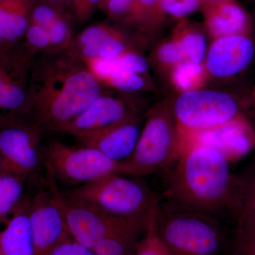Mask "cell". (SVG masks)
I'll return each instance as SVG.
<instances>
[{
    "instance_id": "cell-22",
    "label": "cell",
    "mask_w": 255,
    "mask_h": 255,
    "mask_svg": "<svg viewBox=\"0 0 255 255\" xmlns=\"http://www.w3.org/2000/svg\"><path fill=\"white\" fill-rule=\"evenodd\" d=\"M209 78L204 63L182 62L169 75L170 82L179 93L204 88Z\"/></svg>"
},
{
    "instance_id": "cell-24",
    "label": "cell",
    "mask_w": 255,
    "mask_h": 255,
    "mask_svg": "<svg viewBox=\"0 0 255 255\" xmlns=\"http://www.w3.org/2000/svg\"><path fill=\"white\" fill-rule=\"evenodd\" d=\"M147 60L150 66L168 74L169 77L176 67L185 61L180 47L172 37L157 45Z\"/></svg>"
},
{
    "instance_id": "cell-12",
    "label": "cell",
    "mask_w": 255,
    "mask_h": 255,
    "mask_svg": "<svg viewBox=\"0 0 255 255\" xmlns=\"http://www.w3.org/2000/svg\"><path fill=\"white\" fill-rule=\"evenodd\" d=\"M138 95L119 92L113 93L107 90L65 127L63 132L75 136L145 115L143 102Z\"/></svg>"
},
{
    "instance_id": "cell-28",
    "label": "cell",
    "mask_w": 255,
    "mask_h": 255,
    "mask_svg": "<svg viewBox=\"0 0 255 255\" xmlns=\"http://www.w3.org/2000/svg\"><path fill=\"white\" fill-rule=\"evenodd\" d=\"M232 255H255V223H237Z\"/></svg>"
},
{
    "instance_id": "cell-17",
    "label": "cell",
    "mask_w": 255,
    "mask_h": 255,
    "mask_svg": "<svg viewBox=\"0 0 255 255\" xmlns=\"http://www.w3.org/2000/svg\"><path fill=\"white\" fill-rule=\"evenodd\" d=\"M31 199L24 197L9 217L0 223V255H36L29 222Z\"/></svg>"
},
{
    "instance_id": "cell-32",
    "label": "cell",
    "mask_w": 255,
    "mask_h": 255,
    "mask_svg": "<svg viewBox=\"0 0 255 255\" xmlns=\"http://www.w3.org/2000/svg\"><path fill=\"white\" fill-rule=\"evenodd\" d=\"M48 255H95L92 250L88 249L69 238L56 247Z\"/></svg>"
},
{
    "instance_id": "cell-30",
    "label": "cell",
    "mask_w": 255,
    "mask_h": 255,
    "mask_svg": "<svg viewBox=\"0 0 255 255\" xmlns=\"http://www.w3.org/2000/svg\"><path fill=\"white\" fill-rule=\"evenodd\" d=\"M200 6V0H160L159 8L164 14L183 18L192 14Z\"/></svg>"
},
{
    "instance_id": "cell-9",
    "label": "cell",
    "mask_w": 255,
    "mask_h": 255,
    "mask_svg": "<svg viewBox=\"0 0 255 255\" xmlns=\"http://www.w3.org/2000/svg\"><path fill=\"white\" fill-rule=\"evenodd\" d=\"M42 131L29 121L20 120L0 127L1 173L27 178L41 164Z\"/></svg>"
},
{
    "instance_id": "cell-33",
    "label": "cell",
    "mask_w": 255,
    "mask_h": 255,
    "mask_svg": "<svg viewBox=\"0 0 255 255\" xmlns=\"http://www.w3.org/2000/svg\"><path fill=\"white\" fill-rule=\"evenodd\" d=\"M100 0H73V12L80 21H84L93 14Z\"/></svg>"
},
{
    "instance_id": "cell-36",
    "label": "cell",
    "mask_w": 255,
    "mask_h": 255,
    "mask_svg": "<svg viewBox=\"0 0 255 255\" xmlns=\"http://www.w3.org/2000/svg\"><path fill=\"white\" fill-rule=\"evenodd\" d=\"M209 1H211V2H219V1H225V0H209Z\"/></svg>"
},
{
    "instance_id": "cell-29",
    "label": "cell",
    "mask_w": 255,
    "mask_h": 255,
    "mask_svg": "<svg viewBox=\"0 0 255 255\" xmlns=\"http://www.w3.org/2000/svg\"><path fill=\"white\" fill-rule=\"evenodd\" d=\"M136 0H100L98 7L107 16L124 18L132 22L135 14Z\"/></svg>"
},
{
    "instance_id": "cell-39",
    "label": "cell",
    "mask_w": 255,
    "mask_h": 255,
    "mask_svg": "<svg viewBox=\"0 0 255 255\" xmlns=\"http://www.w3.org/2000/svg\"><path fill=\"white\" fill-rule=\"evenodd\" d=\"M4 1V0H0V1Z\"/></svg>"
},
{
    "instance_id": "cell-1",
    "label": "cell",
    "mask_w": 255,
    "mask_h": 255,
    "mask_svg": "<svg viewBox=\"0 0 255 255\" xmlns=\"http://www.w3.org/2000/svg\"><path fill=\"white\" fill-rule=\"evenodd\" d=\"M107 90L68 50L41 53L30 70V121L42 132H63Z\"/></svg>"
},
{
    "instance_id": "cell-15",
    "label": "cell",
    "mask_w": 255,
    "mask_h": 255,
    "mask_svg": "<svg viewBox=\"0 0 255 255\" xmlns=\"http://www.w3.org/2000/svg\"><path fill=\"white\" fill-rule=\"evenodd\" d=\"M145 115L96 131L78 134L75 137L82 145L100 151L115 162H124L135 150Z\"/></svg>"
},
{
    "instance_id": "cell-25",
    "label": "cell",
    "mask_w": 255,
    "mask_h": 255,
    "mask_svg": "<svg viewBox=\"0 0 255 255\" xmlns=\"http://www.w3.org/2000/svg\"><path fill=\"white\" fill-rule=\"evenodd\" d=\"M103 86L125 94H140L153 90V83L150 75L127 71H119L114 74Z\"/></svg>"
},
{
    "instance_id": "cell-23",
    "label": "cell",
    "mask_w": 255,
    "mask_h": 255,
    "mask_svg": "<svg viewBox=\"0 0 255 255\" xmlns=\"http://www.w3.org/2000/svg\"><path fill=\"white\" fill-rule=\"evenodd\" d=\"M25 179L14 174L0 173V223L7 219L24 199Z\"/></svg>"
},
{
    "instance_id": "cell-26",
    "label": "cell",
    "mask_w": 255,
    "mask_h": 255,
    "mask_svg": "<svg viewBox=\"0 0 255 255\" xmlns=\"http://www.w3.org/2000/svg\"><path fill=\"white\" fill-rule=\"evenodd\" d=\"M157 212L152 215L147 223L132 255H170L157 234L155 223Z\"/></svg>"
},
{
    "instance_id": "cell-5",
    "label": "cell",
    "mask_w": 255,
    "mask_h": 255,
    "mask_svg": "<svg viewBox=\"0 0 255 255\" xmlns=\"http://www.w3.org/2000/svg\"><path fill=\"white\" fill-rule=\"evenodd\" d=\"M107 214L147 224L159 208L155 194L143 183L112 173L73 188L68 194Z\"/></svg>"
},
{
    "instance_id": "cell-38",
    "label": "cell",
    "mask_w": 255,
    "mask_h": 255,
    "mask_svg": "<svg viewBox=\"0 0 255 255\" xmlns=\"http://www.w3.org/2000/svg\"><path fill=\"white\" fill-rule=\"evenodd\" d=\"M253 124V127H254L255 130V124Z\"/></svg>"
},
{
    "instance_id": "cell-31",
    "label": "cell",
    "mask_w": 255,
    "mask_h": 255,
    "mask_svg": "<svg viewBox=\"0 0 255 255\" xmlns=\"http://www.w3.org/2000/svg\"><path fill=\"white\" fill-rule=\"evenodd\" d=\"M159 1L160 0H136V6L132 23L139 25L137 34L142 38L147 16L152 10L157 6L158 7Z\"/></svg>"
},
{
    "instance_id": "cell-11",
    "label": "cell",
    "mask_w": 255,
    "mask_h": 255,
    "mask_svg": "<svg viewBox=\"0 0 255 255\" xmlns=\"http://www.w3.org/2000/svg\"><path fill=\"white\" fill-rule=\"evenodd\" d=\"M63 205L70 237L90 250L111 233L122 228L135 223L147 226L139 221L115 217L68 194H63Z\"/></svg>"
},
{
    "instance_id": "cell-34",
    "label": "cell",
    "mask_w": 255,
    "mask_h": 255,
    "mask_svg": "<svg viewBox=\"0 0 255 255\" xmlns=\"http://www.w3.org/2000/svg\"><path fill=\"white\" fill-rule=\"evenodd\" d=\"M245 110L255 111V85L252 87L246 95L243 96Z\"/></svg>"
},
{
    "instance_id": "cell-4",
    "label": "cell",
    "mask_w": 255,
    "mask_h": 255,
    "mask_svg": "<svg viewBox=\"0 0 255 255\" xmlns=\"http://www.w3.org/2000/svg\"><path fill=\"white\" fill-rule=\"evenodd\" d=\"M173 99H165L146 112L132 155L121 162L120 174L143 176L167 167L180 152L181 141L172 112Z\"/></svg>"
},
{
    "instance_id": "cell-14",
    "label": "cell",
    "mask_w": 255,
    "mask_h": 255,
    "mask_svg": "<svg viewBox=\"0 0 255 255\" xmlns=\"http://www.w3.org/2000/svg\"><path fill=\"white\" fill-rule=\"evenodd\" d=\"M255 56V43L251 34L221 37L213 40L204 64L209 76L229 80L249 68Z\"/></svg>"
},
{
    "instance_id": "cell-19",
    "label": "cell",
    "mask_w": 255,
    "mask_h": 255,
    "mask_svg": "<svg viewBox=\"0 0 255 255\" xmlns=\"http://www.w3.org/2000/svg\"><path fill=\"white\" fill-rule=\"evenodd\" d=\"M146 226L135 223L111 233L92 249L95 255H132Z\"/></svg>"
},
{
    "instance_id": "cell-13",
    "label": "cell",
    "mask_w": 255,
    "mask_h": 255,
    "mask_svg": "<svg viewBox=\"0 0 255 255\" xmlns=\"http://www.w3.org/2000/svg\"><path fill=\"white\" fill-rule=\"evenodd\" d=\"M145 42L138 36L127 33L106 23H96L73 38L67 48L78 59L114 58L129 51H140L139 47Z\"/></svg>"
},
{
    "instance_id": "cell-7",
    "label": "cell",
    "mask_w": 255,
    "mask_h": 255,
    "mask_svg": "<svg viewBox=\"0 0 255 255\" xmlns=\"http://www.w3.org/2000/svg\"><path fill=\"white\" fill-rule=\"evenodd\" d=\"M43 155L53 177L70 185L78 187L107 174H120L121 162L86 146L73 147L53 140L46 145Z\"/></svg>"
},
{
    "instance_id": "cell-35",
    "label": "cell",
    "mask_w": 255,
    "mask_h": 255,
    "mask_svg": "<svg viewBox=\"0 0 255 255\" xmlns=\"http://www.w3.org/2000/svg\"><path fill=\"white\" fill-rule=\"evenodd\" d=\"M39 2L46 3L64 11V9L73 4V0H38Z\"/></svg>"
},
{
    "instance_id": "cell-27",
    "label": "cell",
    "mask_w": 255,
    "mask_h": 255,
    "mask_svg": "<svg viewBox=\"0 0 255 255\" xmlns=\"http://www.w3.org/2000/svg\"><path fill=\"white\" fill-rule=\"evenodd\" d=\"M23 48L26 55L32 60L37 55L51 51V42L48 31L41 26L29 22Z\"/></svg>"
},
{
    "instance_id": "cell-18",
    "label": "cell",
    "mask_w": 255,
    "mask_h": 255,
    "mask_svg": "<svg viewBox=\"0 0 255 255\" xmlns=\"http://www.w3.org/2000/svg\"><path fill=\"white\" fill-rule=\"evenodd\" d=\"M207 10L206 26L213 40L221 37L251 34V23L244 9L232 0L213 3Z\"/></svg>"
},
{
    "instance_id": "cell-37",
    "label": "cell",
    "mask_w": 255,
    "mask_h": 255,
    "mask_svg": "<svg viewBox=\"0 0 255 255\" xmlns=\"http://www.w3.org/2000/svg\"><path fill=\"white\" fill-rule=\"evenodd\" d=\"M0 173H1V158H0Z\"/></svg>"
},
{
    "instance_id": "cell-6",
    "label": "cell",
    "mask_w": 255,
    "mask_h": 255,
    "mask_svg": "<svg viewBox=\"0 0 255 255\" xmlns=\"http://www.w3.org/2000/svg\"><path fill=\"white\" fill-rule=\"evenodd\" d=\"M172 108L179 137L221 127L246 111L243 97L204 88L179 93Z\"/></svg>"
},
{
    "instance_id": "cell-8",
    "label": "cell",
    "mask_w": 255,
    "mask_h": 255,
    "mask_svg": "<svg viewBox=\"0 0 255 255\" xmlns=\"http://www.w3.org/2000/svg\"><path fill=\"white\" fill-rule=\"evenodd\" d=\"M48 172L46 185L37 191L30 202L28 216L36 255H48L72 238L65 221L63 194L57 187L55 178Z\"/></svg>"
},
{
    "instance_id": "cell-21",
    "label": "cell",
    "mask_w": 255,
    "mask_h": 255,
    "mask_svg": "<svg viewBox=\"0 0 255 255\" xmlns=\"http://www.w3.org/2000/svg\"><path fill=\"white\" fill-rule=\"evenodd\" d=\"M182 50L184 60L194 63H204L207 53L205 35L198 28L181 25L172 35Z\"/></svg>"
},
{
    "instance_id": "cell-16",
    "label": "cell",
    "mask_w": 255,
    "mask_h": 255,
    "mask_svg": "<svg viewBox=\"0 0 255 255\" xmlns=\"http://www.w3.org/2000/svg\"><path fill=\"white\" fill-rule=\"evenodd\" d=\"M32 0L0 1V52H24L23 42L29 25Z\"/></svg>"
},
{
    "instance_id": "cell-10",
    "label": "cell",
    "mask_w": 255,
    "mask_h": 255,
    "mask_svg": "<svg viewBox=\"0 0 255 255\" xmlns=\"http://www.w3.org/2000/svg\"><path fill=\"white\" fill-rule=\"evenodd\" d=\"M32 62L24 52H0V127L31 122L28 86Z\"/></svg>"
},
{
    "instance_id": "cell-3",
    "label": "cell",
    "mask_w": 255,
    "mask_h": 255,
    "mask_svg": "<svg viewBox=\"0 0 255 255\" xmlns=\"http://www.w3.org/2000/svg\"><path fill=\"white\" fill-rule=\"evenodd\" d=\"M160 208L156 228L170 255H218L224 234L214 215L175 205Z\"/></svg>"
},
{
    "instance_id": "cell-20",
    "label": "cell",
    "mask_w": 255,
    "mask_h": 255,
    "mask_svg": "<svg viewBox=\"0 0 255 255\" xmlns=\"http://www.w3.org/2000/svg\"><path fill=\"white\" fill-rule=\"evenodd\" d=\"M232 212L237 223H255V163L243 177H236Z\"/></svg>"
},
{
    "instance_id": "cell-2",
    "label": "cell",
    "mask_w": 255,
    "mask_h": 255,
    "mask_svg": "<svg viewBox=\"0 0 255 255\" xmlns=\"http://www.w3.org/2000/svg\"><path fill=\"white\" fill-rule=\"evenodd\" d=\"M177 159L168 187L173 204L214 216L232 211L236 177L224 152L204 142L183 139Z\"/></svg>"
}]
</instances>
